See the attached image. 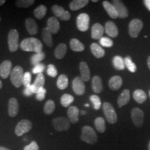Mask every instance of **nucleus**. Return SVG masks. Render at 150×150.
Returning a JSON list of instances; mask_svg holds the SVG:
<instances>
[{
  "label": "nucleus",
  "instance_id": "49530a36",
  "mask_svg": "<svg viewBox=\"0 0 150 150\" xmlns=\"http://www.w3.org/2000/svg\"><path fill=\"white\" fill-rule=\"evenodd\" d=\"M46 93V90L43 87L38 88V92L36 93V98L38 101H41L45 98V95Z\"/></svg>",
  "mask_w": 150,
  "mask_h": 150
},
{
  "label": "nucleus",
  "instance_id": "13d9d810",
  "mask_svg": "<svg viewBox=\"0 0 150 150\" xmlns=\"http://www.w3.org/2000/svg\"><path fill=\"white\" fill-rule=\"evenodd\" d=\"M2 87V82L1 80H0V89H1Z\"/></svg>",
  "mask_w": 150,
  "mask_h": 150
},
{
  "label": "nucleus",
  "instance_id": "5fc2aeb1",
  "mask_svg": "<svg viewBox=\"0 0 150 150\" xmlns=\"http://www.w3.org/2000/svg\"><path fill=\"white\" fill-rule=\"evenodd\" d=\"M0 150H11L6 147H3V146H0Z\"/></svg>",
  "mask_w": 150,
  "mask_h": 150
},
{
  "label": "nucleus",
  "instance_id": "e2e57ef3",
  "mask_svg": "<svg viewBox=\"0 0 150 150\" xmlns=\"http://www.w3.org/2000/svg\"><path fill=\"white\" fill-rule=\"evenodd\" d=\"M1 18L0 17V21H1Z\"/></svg>",
  "mask_w": 150,
  "mask_h": 150
},
{
  "label": "nucleus",
  "instance_id": "ea45409f",
  "mask_svg": "<svg viewBox=\"0 0 150 150\" xmlns=\"http://www.w3.org/2000/svg\"><path fill=\"white\" fill-rule=\"evenodd\" d=\"M35 2L34 0H17L15 4L18 8H28L32 6Z\"/></svg>",
  "mask_w": 150,
  "mask_h": 150
},
{
  "label": "nucleus",
  "instance_id": "72a5a7b5",
  "mask_svg": "<svg viewBox=\"0 0 150 150\" xmlns=\"http://www.w3.org/2000/svg\"><path fill=\"white\" fill-rule=\"evenodd\" d=\"M69 85V79L67 76L64 74L61 75L57 81V86L60 90H64Z\"/></svg>",
  "mask_w": 150,
  "mask_h": 150
},
{
  "label": "nucleus",
  "instance_id": "0e129e2a",
  "mask_svg": "<svg viewBox=\"0 0 150 150\" xmlns=\"http://www.w3.org/2000/svg\"><path fill=\"white\" fill-rule=\"evenodd\" d=\"M149 94H150V92H149Z\"/></svg>",
  "mask_w": 150,
  "mask_h": 150
},
{
  "label": "nucleus",
  "instance_id": "c85d7f7f",
  "mask_svg": "<svg viewBox=\"0 0 150 150\" xmlns=\"http://www.w3.org/2000/svg\"><path fill=\"white\" fill-rule=\"evenodd\" d=\"M89 1L88 0H74L70 4V8L72 11H77L86 6Z\"/></svg>",
  "mask_w": 150,
  "mask_h": 150
},
{
  "label": "nucleus",
  "instance_id": "79ce46f5",
  "mask_svg": "<svg viewBox=\"0 0 150 150\" xmlns=\"http://www.w3.org/2000/svg\"><path fill=\"white\" fill-rule=\"evenodd\" d=\"M90 100L94 106L95 109L96 110H99L101 106V101L100 98L97 95H93L90 97Z\"/></svg>",
  "mask_w": 150,
  "mask_h": 150
},
{
  "label": "nucleus",
  "instance_id": "20e7f679",
  "mask_svg": "<svg viewBox=\"0 0 150 150\" xmlns=\"http://www.w3.org/2000/svg\"><path fill=\"white\" fill-rule=\"evenodd\" d=\"M103 110L107 121L110 123L114 124L117 121V115L112 105L109 102H104Z\"/></svg>",
  "mask_w": 150,
  "mask_h": 150
},
{
  "label": "nucleus",
  "instance_id": "f3484780",
  "mask_svg": "<svg viewBox=\"0 0 150 150\" xmlns=\"http://www.w3.org/2000/svg\"><path fill=\"white\" fill-rule=\"evenodd\" d=\"M47 27L52 34H56L60 29L59 21L55 17H51L47 20Z\"/></svg>",
  "mask_w": 150,
  "mask_h": 150
},
{
  "label": "nucleus",
  "instance_id": "b1692460",
  "mask_svg": "<svg viewBox=\"0 0 150 150\" xmlns=\"http://www.w3.org/2000/svg\"><path fill=\"white\" fill-rule=\"evenodd\" d=\"M103 6L105 10L107 12L108 15L112 18L115 19L118 17V15L116 10L112 4L109 2L108 1H105L102 3Z\"/></svg>",
  "mask_w": 150,
  "mask_h": 150
},
{
  "label": "nucleus",
  "instance_id": "bb28decb",
  "mask_svg": "<svg viewBox=\"0 0 150 150\" xmlns=\"http://www.w3.org/2000/svg\"><path fill=\"white\" fill-rule=\"evenodd\" d=\"M52 33L49 30L47 27H45L42 30V36L43 38L44 42L48 47H52L53 45V41H52Z\"/></svg>",
  "mask_w": 150,
  "mask_h": 150
},
{
  "label": "nucleus",
  "instance_id": "de8ad7c7",
  "mask_svg": "<svg viewBox=\"0 0 150 150\" xmlns=\"http://www.w3.org/2000/svg\"><path fill=\"white\" fill-rule=\"evenodd\" d=\"M45 66L43 64H39L35 66L33 69L32 70V72L33 74H42L45 70Z\"/></svg>",
  "mask_w": 150,
  "mask_h": 150
},
{
  "label": "nucleus",
  "instance_id": "a19ab883",
  "mask_svg": "<svg viewBox=\"0 0 150 150\" xmlns=\"http://www.w3.org/2000/svg\"><path fill=\"white\" fill-rule=\"evenodd\" d=\"M45 82V76L43 75V74H38L36 80L34 82V85L37 87V88H41L43 87Z\"/></svg>",
  "mask_w": 150,
  "mask_h": 150
},
{
  "label": "nucleus",
  "instance_id": "2eb2a0df",
  "mask_svg": "<svg viewBox=\"0 0 150 150\" xmlns=\"http://www.w3.org/2000/svg\"><path fill=\"white\" fill-rule=\"evenodd\" d=\"M104 28L100 23H96L91 28V38L93 40H98L102 38Z\"/></svg>",
  "mask_w": 150,
  "mask_h": 150
},
{
  "label": "nucleus",
  "instance_id": "3c124183",
  "mask_svg": "<svg viewBox=\"0 0 150 150\" xmlns=\"http://www.w3.org/2000/svg\"><path fill=\"white\" fill-rule=\"evenodd\" d=\"M30 87L31 90L33 93H36L37 92H38V88H37V87L35 86L34 84H32L30 86Z\"/></svg>",
  "mask_w": 150,
  "mask_h": 150
},
{
  "label": "nucleus",
  "instance_id": "423d86ee",
  "mask_svg": "<svg viewBox=\"0 0 150 150\" xmlns=\"http://www.w3.org/2000/svg\"><path fill=\"white\" fill-rule=\"evenodd\" d=\"M8 45L10 51L14 52L19 47V34L16 29H12L8 35Z\"/></svg>",
  "mask_w": 150,
  "mask_h": 150
},
{
  "label": "nucleus",
  "instance_id": "f704fd0d",
  "mask_svg": "<svg viewBox=\"0 0 150 150\" xmlns=\"http://www.w3.org/2000/svg\"><path fill=\"white\" fill-rule=\"evenodd\" d=\"M47 12V7L44 5H40L33 11L34 15L38 20L42 19Z\"/></svg>",
  "mask_w": 150,
  "mask_h": 150
},
{
  "label": "nucleus",
  "instance_id": "473e14b6",
  "mask_svg": "<svg viewBox=\"0 0 150 150\" xmlns=\"http://www.w3.org/2000/svg\"><path fill=\"white\" fill-rule=\"evenodd\" d=\"M112 64L116 70H123L125 68L124 59L120 56H116L113 58Z\"/></svg>",
  "mask_w": 150,
  "mask_h": 150
},
{
  "label": "nucleus",
  "instance_id": "a878e982",
  "mask_svg": "<svg viewBox=\"0 0 150 150\" xmlns=\"http://www.w3.org/2000/svg\"><path fill=\"white\" fill-rule=\"evenodd\" d=\"M90 48L93 55L97 59L102 58L105 56V51L104 49H103L102 47H101L98 44L96 43H92Z\"/></svg>",
  "mask_w": 150,
  "mask_h": 150
},
{
  "label": "nucleus",
  "instance_id": "2f4dec72",
  "mask_svg": "<svg viewBox=\"0 0 150 150\" xmlns=\"http://www.w3.org/2000/svg\"><path fill=\"white\" fill-rule=\"evenodd\" d=\"M95 125L96 127L97 131L100 133H104L106 131V123L105 119L101 117H97L95 120Z\"/></svg>",
  "mask_w": 150,
  "mask_h": 150
},
{
  "label": "nucleus",
  "instance_id": "8fccbe9b",
  "mask_svg": "<svg viewBox=\"0 0 150 150\" xmlns=\"http://www.w3.org/2000/svg\"><path fill=\"white\" fill-rule=\"evenodd\" d=\"M23 93L26 96H30L33 94V92L31 91L30 87H25L23 91Z\"/></svg>",
  "mask_w": 150,
  "mask_h": 150
},
{
  "label": "nucleus",
  "instance_id": "c756f323",
  "mask_svg": "<svg viewBox=\"0 0 150 150\" xmlns=\"http://www.w3.org/2000/svg\"><path fill=\"white\" fill-rule=\"evenodd\" d=\"M133 97L136 102L141 104L145 102L147 100V95L145 91L138 89L134 91L133 93Z\"/></svg>",
  "mask_w": 150,
  "mask_h": 150
},
{
  "label": "nucleus",
  "instance_id": "9b49d317",
  "mask_svg": "<svg viewBox=\"0 0 150 150\" xmlns=\"http://www.w3.org/2000/svg\"><path fill=\"white\" fill-rule=\"evenodd\" d=\"M72 89L75 93L77 95H83L86 90L84 81L82 80L81 77H76L72 81Z\"/></svg>",
  "mask_w": 150,
  "mask_h": 150
},
{
  "label": "nucleus",
  "instance_id": "864d4df0",
  "mask_svg": "<svg viewBox=\"0 0 150 150\" xmlns=\"http://www.w3.org/2000/svg\"><path fill=\"white\" fill-rule=\"evenodd\" d=\"M147 65L150 70V56L148 57V59H147Z\"/></svg>",
  "mask_w": 150,
  "mask_h": 150
},
{
  "label": "nucleus",
  "instance_id": "37998d69",
  "mask_svg": "<svg viewBox=\"0 0 150 150\" xmlns=\"http://www.w3.org/2000/svg\"><path fill=\"white\" fill-rule=\"evenodd\" d=\"M100 43L103 47H110L113 46V41L110 38L106 37H102L100 39Z\"/></svg>",
  "mask_w": 150,
  "mask_h": 150
},
{
  "label": "nucleus",
  "instance_id": "052dcab7",
  "mask_svg": "<svg viewBox=\"0 0 150 150\" xmlns=\"http://www.w3.org/2000/svg\"><path fill=\"white\" fill-rule=\"evenodd\" d=\"M92 2H96L98 1V0H92Z\"/></svg>",
  "mask_w": 150,
  "mask_h": 150
},
{
  "label": "nucleus",
  "instance_id": "f257e3e1",
  "mask_svg": "<svg viewBox=\"0 0 150 150\" xmlns=\"http://www.w3.org/2000/svg\"><path fill=\"white\" fill-rule=\"evenodd\" d=\"M20 48L24 51L40 53L42 51L43 45L36 38H27L24 39L20 43Z\"/></svg>",
  "mask_w": 150,
  "mask_h": 150
},
{
  "label": "nucleus",
  "instance_id": "4d7b16f0",
  "mask_svg": "<svg viewBox=\"0 0 150 150\" xmlns=\"http://www.w3.org/2000/svg\"><path fill=\"white\" fill-rule=\"evenodd\" d=\"M81 113L82 115H84L86 114V111H83V110H82V111H81Z\"/></svg>",
  "mask_w": 150,
  "mask_h": 150
},
{
  "label": "nucleus",
  "instance_id": "09e8293b",
  "mask_svg": "<svg viewBox=\"0 0 150 150\" xmlns=\"http://www.w3.org/2000/svg\"><path fill=\"white\" fill-rule=\"evenodd\" d=\"M39 150V146L38 145L37 142L35 141H32V142L28 145L26 146L23 150Z\"/></svg>",
  "mask_w": 150,
  "mask_h": 150
},
{
  "label": "nucleus",
  "instance_id": "0eeeda50",
  "mask_svg": "<svg viewBox=\"0 0 150 150\" xmlns=\"http://www.w3.org/2000/svg\"><path fill=\"white\" fill-rule=\"evenodd\" d=\"M143 22L139 19L135 18L130 22L129 26V36L132 38H136L143 28Z\"/></svg>",
  "mask_w": 150,
  "mask_h": 150
},
{
  "label": "nucleus",
  "instance_id": "a211bd4d",
  "mask_svg": "<svg viewBox=\"0 0 150 150\" xmlns=\"http://www.w3.org/2000/svg\"><path fill=\"white\" fill-rule=\"evenodd\" d=\"M8 114L10 117H13L17 116L19 111V105L17 99L15 97L10 98L8 102Z\"/></svg>",
  "mask_w": 150,
  "mask_h": 150
},
{
  "label": "nucleus",
  "instance_id": "6e6552de",
  "mask_svg": "<svg viewBox=\"0 0 150 150\" xmlns=\"http://www.w3.org/2000/svg\"><path fill=\"white\" fill-rule=\"evenodd\" d=\"M32 127V122L28 120H22L16 125L15 134L18 137L29 132Z\"/></svg>",
  "mask_w": 150,
  "mask_h": 150
},
{
  "label": "nucleus",
  "instance_id": "4c0bfd02",
  "mask_svg": "<svg viewBox=\"0 0 150 150\" xmlns=\"http://www.w3.org/2000/svg\"><path fill=\"white\" fill-rule=\"evenodd\" d=\"M124 61H125V64L131 72L134 73L136 71L137 67L135 64L132 62L130 56H128L126 57H125V59H124Z\"/></svg>",
  "mask_w": 150,
  "mask_h": 150
},
{
  "label": "nucleus",
  "instance_id": "4be33fe9",
  "mask_svg": "<svg viewBox=\"0 0 150 150\" xmlns=\"http://www.w3.org/2000/svg\"><path fill=\"white\" fill-rule=\"evenodd\" d=\"M27 32L30 35H36L38 32V25L36 21L31 18H28L25 21Z\"/></svg>",
  "mask_w": 150,
  "mask_h": 150
},
{
  "label": "nucleus",
  "instance_id": "1a4fd4ad",
  "mask_svg": "<svg viewBox=\"0 0 150 150\" xmlns=\"http://www.w3.org/2000/svg\"><path fill=\"white\" fill-rule=\"evenodd\" d=\"M131 118L134 126L140 128L143 126L144 113L139 108H134L131 111Z\"/></svg>",
  "mask_w": 150,
  "mask_h": 150
},
{
  "label": "nucleus",
  "instance_id": "bf43d9fd",
  "mask_svg": "<svg viewBox=\"0 0 150 150\" xmlns=\"http://www.w3.org/2000/svg\"><path fill=\"white\" fill-rule=\"evenodd\" d=\"M148 150H150V141L149 142V147H148Z\"/></svg>",
  "mask_w": 150,
  "mask_h": 150
},
{
  "label": "nucleus",
  "instance_id": "e433bc0d",
  "mask_svg": "<svg viewBox=\"0 0 150 150\" xmlns=\"http://www.w3.org/2000/svg\"><path fill=\"white\" fill-rule=\"evenodd\" d=\"M55 109V103L53 100H50L46 102L43 111L46 115H51L54 112Z\"/></svg>",
  "mask_w": 150,
  "mask_h": 150
},
{
  "label": "nucleus",
  "instance_id": "a18cd8bd",
  "mask_svg": "<svg viewBox=\"0 0 150 150\" xmlns=\"http://www.w3.org/2000/svg\"><path fill=\"white\" fill-rule=\"evenodd\" d=\"M31 74L29 72H26L23 75V85L25 87H28L31 85Z\"/></svg>",
  "mask_w": 150,
  "mask_h": 150
},
{
  "label": "nucleus",
  "instance_id": "412c9836",
  "mask_svg": "<svg viewBox=\"0 0 150 150\" xmlns=\"http://www.w3.org/2000/svg\"><path fill=\"white\" fill-rule=\"evenodd\" d=\"M122 79L119 76H113L109 81L108 86L113 91L118 90L122 85Z\"/></svg>",
  "mask_w": 150,
  "mask_h": 150
},
{
  "label": "nucleus",
  "instance_id": "6e6d98bb",
  "mask_svg": "<svg viewBox=\"0 0 150 150\" xmlns=\"http://www.w3.org/2000/svg\"><path fill=\"white\" fill-rule=\"evenodd\" d=\"M5 0H0V6L3 5L5 3Z\"/></svg>",
  "mask_w": 150,
  "mask_h": 150
},
{
  "label": "nucleus",
  "instance_id": "aec40b11",
  "mask_svg": "<svg viewBox=\"0 0 150 150\" xmlns=\"http://www.w3.org/2000/svg\"><path fill=\"white\" fill-rule=\"evenodd\" d=\"M79 109L76 106H72L69 108L67 111V115L70 122L76 123L79 121Z\"/></svg>",
  "mask_w": 150,
  "mask_h": 150
},
{
  "label": "nucleus",
  "instance_id": "58836bf2",
  "mask_svg": "<svg viewBox=\"0 0 150 150\" xmlns=\"http://www.w3.org/2000/svg\"><path fill=\"white\" fill-rule=\"evenodd\" d=\"M45 58V54L43 52L40 53H36L33 54L31 57V63L32 64L36 66V64H39L40 62L42 61Z\"/></svg>",
  "mask_w": 150,
  "mask_h": 150
},
{
  "label": "nucleus",
  "instance_id": "7ed1b4c3",
  "mask_svg": "<svg viewBox=\"0 0 150 150\" xmlns=\"http://www.w3.org/2000/svg\"><path fill=\"white\" fill-rule=\"evenodd\" d=\"M23 71L21 66L15 67L11 72V81L12 83L17 88H19L23 85Z\"/></svg>",
  "mask_w": 150,
  "mask_h": 150
},
{
  "label": "nucleus",
  "instance_id": "c03bdc74",
  "mask_svg": "<svg viewBox=\"0 0 150 150\" xmlns=\"http://www.w3.org/2000/svg\"><path fill=\"white\" fill-rule=\"evenodd\" d=\"M47 74L51 77H55L58 74V71L54 64H49L47 69Z\"/></svg>",
  "mask_w": 150,
  "mask_h": 150
},
{
  "label": "nucleus",
  "instance_id": "c9c22d12",
  "mask_svg": "<svg viewBox=\"0 0 150 150\" xmlns=\"http://www.w3.org/2000/svg\"><path fill=\"white\" fill-rule=\"evenodd\" d=\"M74 98L70 94H64L61 98V103L64 107H69L74 102Z\"/></svg>",
  "mask_w": 150,
  "mask_h": 150
},
{
  "label": "nucleus",
  "instance_id": "603ef678",
  "mask_svg": "<svg viewBox=\"0 0 150 150\" xmlns=\"http://www.w3.org/2000/svg\"><path fill=\"white\" fill-rule=\"evenodd\" d=\"M144 2L147 8L150 11V0H145L144 1Z\"/></svg>",
  "mask_w": 150,
  "mask_h": 150
},
{
  "label": "nucleus",
  "instance_id": "f03ea898",
  "mask_svg": "<svg viewBox=\"0 0 150 150\" xmlns=\"http://www.w3.org/2000/svg\"><path fill=\"white\" fill-rule=\"evenodd\" d=\"M81 139L88 144L95 145L97 142L98 137L92 127L89 126H85L82 129Z\"/></svg>",
  "mask_w": 150,
  "mask_h": 150
},
{
  "label": "nucleus",
  "instance_id": "cd10ccee",
  "mask_svg": "<svg viewBox=\"0 0 150 150\" xmlns=\"http://www.w3.org/2000/svg\"><path fill=\"white\" fill-rule=\"evenodd\" d=\"M67 52V46L64 43H60L56 48H55L54 51V54L55 57L57 59H63Z\"/></svg>",
  "mask_w": 150,
  "mask_h": 150
},
{
  "label": "nucleus",
  "instance_id": "7c9ffc66",
  "mask_svg": "<svg viewBox=\"0 0 150 150\" xmlns=\"http://www.w3.org/2000/svg\"><path fill=\"white\" fill-rule=\"evenodd\" d=\"M70 45L71 50L75 52H82L85 50L84 45L76 38H73L70 41Z\"/></svg>",
  "mask_w": 150,
  "mask_h": 150
},
{
  "label": "nucleus",
  "instance_id": "ddd939ff",
  "mask_svg": "<svg viewBox=\"0 0 150 150\" xmlns=\"http://www.w3.org/2000/svg\"><path fill=\"white\" fill-rule=\"evenodd\" d=\"M112 5L116 10L118 17L121 18H125L128 17L129 11L122 1L114 0L112 1Z\"/></svg>",
  "mask_w": 150,
  "mask_h": 150
},
{
  "label": "nucleus",
  "instance_id": "6ab92c4d",
  "mask_svg": "<svg viewBox=\"0 0 150 150\" xmlns=\"http://www.w3.org/2000/svg\"><path fill=\"white\" fill-rule=\"evenodd\" d=\"M81 78L85 82H87L90 79V71L86 62H81L80 64Z\"/></svg>",
  "mask_w": 150,
  "mask_h": 150
},
{
  "label": "nucleus",
  "instance_id": "f8f14e48",
  "mask_svg": "<svg viewBox=\"0 0 150 150\" xmlns=\"http://www.w3.org/2000/svg\"><path fill=\"white\" fill-rule=\"evenodd\" d=\"M52 11L54 15L59 17L61 20L69 21L71 18V14L69 11H65L64 8L59 5H54L52 7Z\"/></svg>",
  "mask_w": 150,
  "mask_h": 150
},
{
  "label": "nucleus",
  "instance_id": "393cba45",
  "mask_svg": "<svg viewBox=\"0 0 150 150\" xmlns=\"http://www.w3.org/2000/svg\"><path fill=\"white\" fill-rule=\"evenodd\" d=\"M130 100V93L129 90H125L118 97L117 103L119 108L123 107L128 103Z\"/></svg>",
  "mask_w": 150,
  "mask_h": 150
},
{
  "label": "nucleus",
  "instance_id": "39448f33",
  "mask_svg": "<svg viewBox=\"0 0 150 150\" xmlns=\"http://www.w3.org/2000/svg\"><path fill=\"white\" fill-rule=\"evenodd\" d=\"M52 123L54 129L58 132L67 131L71 126L69 120L62 116L54 118L52 121Z\"/></svg>",
  "mask_w": 150,
  "mask_h": 150
},
{
  "label": "nucleus",
  "instance_id": "4468645a",
  "mask_svg": "<svg viewBox=\"0 0 150 150\" xmlns=\"http://www.w3.org/2000/svg\"><path fill=\"white\" fill-rule=\"evenodd\" d=\"M12 62L10 60L4 61L0 65V75L4 79H7L12 71Z\"/></svg>",
  "mask_w": 150,
  "mask_h": 150
},
{
  "label": "nucleus",
  "instance_id": "5701e85b",
  "mask_svg": "<svg viewBox=\"0 0 150 150\" xmlns=\"http://www.w3.org/2000/svg\"><path fill=\"white\" fill-rule=\"evenodd\" d=\"M92 88L94 92L100 93L103 90L102 79L99 76H94L92 79Z\"/></svg>",
  "mask_w": 150,
  "mask_h": 150
},
{
  "label": "nucleus",
  "instance_id": "9d476101",
  "mask_svg": "<svg viewBox=\"0 0 150 150\" xmlns=\"http://www.w3.org/2000/svg\"><path fill=\"white\" fill-rule=\"evenodd\" d=\"M76 24L78 29L82 31L85 32L88 30L90 24V17L86 13L80 14L76 20Z\"/></svg>",
  "mask_w": 150,
  "mask_h": 150
},
{
  "label": "nucleus",
  "instance_id": "680f3d73",
  "mask_svg": "<svg viewBox=\"0 0 150 150\" xmlns=\"http://www.w3.org/2000/svg\"><path fill=\"white\" fill-rule=\"evenodd\" d=\"M85 106H86V107H88V106H89V105H88V104H86V105H85Z\"/></svg>",
  "mask_w": 150,
  "mask_h": 150
},
{
  "label": "nucleus",
  "instance_id": "dca6fc26",
  "mask_svg": "<svg viewBox=\"0 0 150 150\" xmlns=\"http://www.w3.org/2000/svg\"><path fill=\"white\" fill-rule=\"evenodd\" d=\"M105 32L110 37L115 38L118 36V30L116 25L112 21H108L105 24Z\"/></svg>",
  "mask_w": 150,
  "mask_h": 150
}]
</instances>
